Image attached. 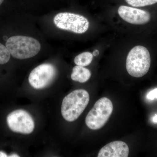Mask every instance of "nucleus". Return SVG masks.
I'll list each match as a JSON object with an SVG mask.
<instances>
[{"mask_svg": "<svg viewBox=\"0 0 157 157\" xmlns=\"http://www.w3.org/2000/svg\"><path fill=\"white\" fill-rule=\"evenodd\" d=\"M93 59V54L86 52L77 56L74 59V63L77 66L86 67L90 64Z\"/></svg>", "mask_w": 157, "mask_h": 157, "instance_id": "9b49d317", "label": "nucleus"}, {"mask_svg": "<svg viewBox=\"0 0 157 157\" xmlns=\"http://www.w3.org/2000/svg\"><path fill=\"white\" fill-rule=\"evenodd\" d=\"M57 70L53 65L42 64L32 70L29 77L30 84L36 89L47 87L54 80Z\"/></svg>", "mask_w": 157, "mask_h": 157, "instance_id": "0eeeda50", "label": "nucleus"}, {"mask_svg": "<svg viewBox=\"0 0 157 157\" xmlns=\"http://www.w3.org/2000/svg\"><path fill=\"white\" fill-rule=\"evenodd\" d=\"M7 122L12 132L29 135L33 132L35 122L30 114L23 109H17L8 115Z\"/></svg>", "mask_w": 157, "mask_h": 157, "instance_id": "423d86ee", "label": "nucleus"}, {"mask_svg": "<svg viewBox=\"0 0 157 157\" xmlns=\"http://www.w3.org/2000/svg\"><path fill=\"white\" fill-rule=\"evenodd\" d=\"M6 0H0V8L2 7V6L4 5V3L5 2Z\"/></svg>", "mask_w": 157, "mask_h": 157, "instance_id": "a211bd4d", "label": "nucleus"}, {"mask_svg": "<svg viewBox=\"0 0 157 157\" xmlns=\"http://www.w3.org/2000/svg\"><path fill=\"white\" fill-rule=\"evenodd\" d=\"M147 98L149 100H153L156 98L157 99V88L152 90L147 94Z\"/></svg>", "mask_w": 157, "mask_h": 157, "instance_id": "4468645a", "label": "nucleus"}, {"mask_svg": "<svg viewBox=\"0 0 157 157\" xmlns=\"http://www.w3.org/2000/svg\"><path fill=\"white\" fill-rule=\"evenodd\" d=\"M130 6L134 7H142L151 6L157 3V0H125Z\"/></svg>", "mask_w": 157, "mask_h": 157, "instance_id": "f8f14e48", "label": "nucleus"}, {"mask_svg": "<svg viewBox=\"0 0 157 157\" xmlns=\"http://www.w3.org/2000/svg\"><path fill=\"white\" fill-rule=\"evenodd\" d=\"M53 21L59 29L76 34L84 33L88 30L90 26L89 21L84 16L69 12L56 14Z\"/></svg>", "mask_w": 157, "mask_h": 157, "instance_id": "39448f33", "label": "nucleus"}, {"mask_svg": "<svg viewBox=\"0 0 157 157\" xmlns=\"http://www.w3.org/2000/svg\"><path fill=\"white\" fill-rule=\"evenodd\" d=\"M119 15L125 21L134 25H144L150 21L151 16L147 11L127 6H121Z\"/></svg>", "mask_w": 157, "mask_h": 157, "instance_id": "6e6552de", "label": "nucleus"}, {"mask_svg": "<svg viewBox=\"0 0 157 157\" xmlns=\"http://www.w3.org/2000/svg\"><path fill=\"white\" fill-rule=\"evenodd\" d=\"M9 157H19V156H18V155L17 154H12L10 155L9 156Z\"/></svg>", "mask_w": 157, "mask_h": 157, "instance_id": "6ab92c4d", "label": "nucleus"}, {"mask_svg": "<svg viewBox=\"0 0 157 157\" xmlns=\"http://www.w3.org/2000/svg\"><path fill=\"white\" fill-rule=\"evenodd\" d=\"M99 54V51L98 50H95L93 52V56H98V55Z\"/></svg>", "mask_w": 157, "mask_h": 157, "instance_id": "dca6fc26", "label": "nucleus"}, {"mask_svg": "<svg viewBox=\"0 0 157 157\" xmlns=\"http://www.w3.org/2000/svg\"><path fill=\"white\" fill-rule=\"evenodd\" d=\"M150 54L148 49L137 45L129 52L127 56L126 67L131 76L140 78L146 75L151 66Z\"/></svg>", "mask_w": 157, "mask_h": 157, "instance_id": "7ed1b4c3", "label": "nucleus"}, {"mask_svg": "<svg viewBox=\"0 0 157 157\" xmlns=\"http://www.w3.org/2000/svg\"><path fill=\"white\" fill-rule=\"evenodd\" d=\"M153 121L155 123H157V114L155 115L153 118Z\"/></svg>", "mask_w": 157, "mask_h": 157, "instance_id": "f3484780", "label": "nucleus"}, {"mask_svg": "<svg viewBox=\"0 0 157 157\" xmlns=\"http://www.w3.org/2000/svg\"><path fill=\"white\" fill-rule=\"evenodd\" d=\"M9 157L8 155L6 154L5 152L0 151V157Z\"/></svg>", "mask_w": 157, "mask_h": 157, "instance_id": "2eb2a0df", "label": "nucleus"}, {"mask_svg": "<svg viewBox=\"0 0 157 157\" xmlns=\"http://www.w3.org/2000/svg\"><path fill=\"white\" fill-rule=\"evenodd\" d=\"M91 76V73L89 70L81 66H77L73 69L71 78L74 81L81 83L87 82Z\"/></svg>", "mask_w": 157, "mask_h": 157, "instance_id": "9d476101", "label": "nucleus"}, {"mask_svg": "<svg viewBox=\"0 0 157 157\" xmlns=\"http://www.w3.org/2000/svg\"><path fill=\"white\" fill-rule=\"evenodd\" d=\"M113 110L111 101L107 98H102L96 102L92 109L86 118V126L92 130H98L105 125Z\"/></svg>", "mask_w": 157, "mask_h": 157, "instance_id": "20e7f679", "label": "nucleus"}, {"mask_svg": "<svg viewBox=\"0 0 157 157\" xmlns=\"http://www.w3.org/2000/svg\"><path fill=\"white\" fill-rule=\"evenodd\" d=\"M129 149L126 143L122 141L110 142L101 149L98 157H127Z\"/></svg>", "mask_w": 157, "mask_h": 157, "instance_id": "1a4fd4ad", "label": "nucleus"}, {"mask_svg": "<svg viewBox=\"0 0 157 157\" xmlns=\"http://www.w3.org/2000/svg\"><path fill=\"white\" fill-rule=\"evenodd\" d=\"M89 101V94L86 90H76L70 93L62 102L63 117L68 122L76 121L87 107Z\"/></svg>", "mask_w": 157, "mask_h": 157, "instance_id": "f03ea898", "label": "nucleus"}, {"mask_svg": "<svg viewBox=\"0 0 157 157\" xmlns=\"http://www.w3.org/2000/svg\"><path fill=\"white\" fill-rule=\"evenodd\" d=\"M5 46L11 56L25 59L36 56L41 50L40 42L33 37L23 36H3Z\"/></svg>", "mask_w": 157, "mask_h": 157, "instance_id": "f257e3e1", "label": "nucleus"}, {"mask_svg": "<svg viewBox=\"0 0 157 157\" xmlns=\"http://www.w3.org/2000/svg\"><path fill=\"white\" fill-rule=\"evenodd\" d=\"M11 55L5 45L0 42V65L7 64L10 61Z\"/></svg>", "mask_w": 157, "mask_h": 157, "instance_id": "ddd939ff", "label": "nucleus"}]
</instances>
